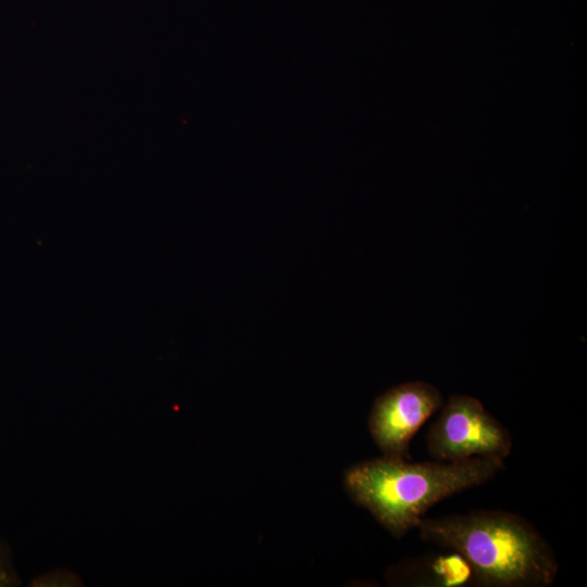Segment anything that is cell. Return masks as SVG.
<instances>
[{"mask_svg":"<svg viewBox=\"0 0 587 587\" xmlns=\"http://www.w3.org/2000/svg\"><path fill=\"white\" fill-rule=\"evenodd\" d=\"M415 528L424 541L458 553L478 586L549 587L559 573L550 544L529 521L513 512L475 510L423 516Z\"/></svg>","mask_w":587,"mask_h":587,"instance_id":"1","label":"cell"},{"mask_svg":"<svg viewBox=\"0 0 587 587\" xmlns=\"http://www.w3.org/2000/svg\"><path fill=\"white\" fill-rule=\"evenodd\" d=\"M504 470V461L471 458L457 462H411L383 457L359 462L344 475L351 500L366 509L394 537L415 528L437 502L478 487Z\"/></svg>","mask_w":587,"mask_h":587,"instance_id":"2","label":"cell"},{"mask_svg":"<svg viewBox=\"0 0 587 587\" xmlns=\"http://www.w3.org/2000/svg\"><path fill=\"white\" fill-rule=\"evenodd\" d=\"M439 410L426 436L427 450L435 460L457 462L483 457L504 461L511 453L509 429L477 398L451 395Z\"/></svg>","mask_w":587,"mask_h":587,"instance_id":"3","label":"cell"},{"mask_svg":"<svg viewBox=\"0 0 587 587\" xmlns=\"http://www.w3.org/2000/svg\"><path fill=\"white\" fill-rule=\"evenodd\" d=\"M444 403L438 388L426 382H408L378 396L369 415V429L383 457L411 460L415 433Z\"/></svg>","mask_w":587,"mask_h":587,"instance_id":"4","label":"cell"},{"mask_svg":"<svg viewBox=\"0 0 587 587\" xmlns=\"http://www.w3.org/2000/svg\"><path fill=\"white\" fill-rule=\"evenodd\" d=\"M21 584L14 567L11 549L0 539V587H14Z\"/></svg>","mask_w":587,"mask_h":587,"instance_id":"5","label":"cell"}]
</instances>
